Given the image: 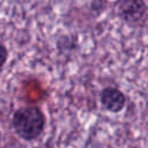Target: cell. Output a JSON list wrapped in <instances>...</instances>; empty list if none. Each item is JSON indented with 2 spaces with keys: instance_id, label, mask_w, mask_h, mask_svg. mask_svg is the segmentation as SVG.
<instances>
[{
  "instance_id": "1",
  "label": "cell",
  "mask_w": 148,
  "mask_h": 148,
  "mask_svg": "<svg viewBox=\"0 0 148 148\" xmlns=\"http://www.w3.org/2000/svg\"><path fill=\"white\" fill-rule=\"evenodd\" d=\"M46 124L44 112L35 105L18 108L12 118L15 134L24 141H34L42 135Z\"/></svg>"
},
{
  "instance_id": "2",
  "label": "cell",
  "mask_w": 148,
  "mask_h": 148,
  "mask_svg": "<svg viewBox=\"0 0 148 148\" xmlns=\"http://www.w3.org/2000/svg\"><path fill=\"white\" fill-rule=\"evenodd\" d=\"M118 16L128 23L140 21L146 13V3L143 0H120L117 6Z\"/></svg>"
},
{
  "instance_id": "3",
  "label": "cell",
  "mask_w": 148,
  "mask_h": 148,
  "mask_svg": "<svg viewBox=\"0 0 148 148\" xmlns=\"http://www.w3.org/2000/svg\"><path fill=\"white\" fill-rule=\"evenodd\" d=\"M99 101L106 111L113 113L120 112L126 104V97L124 92L114 87H105L102 89L99 94Z\"/></svg>"
}]
</instances>
